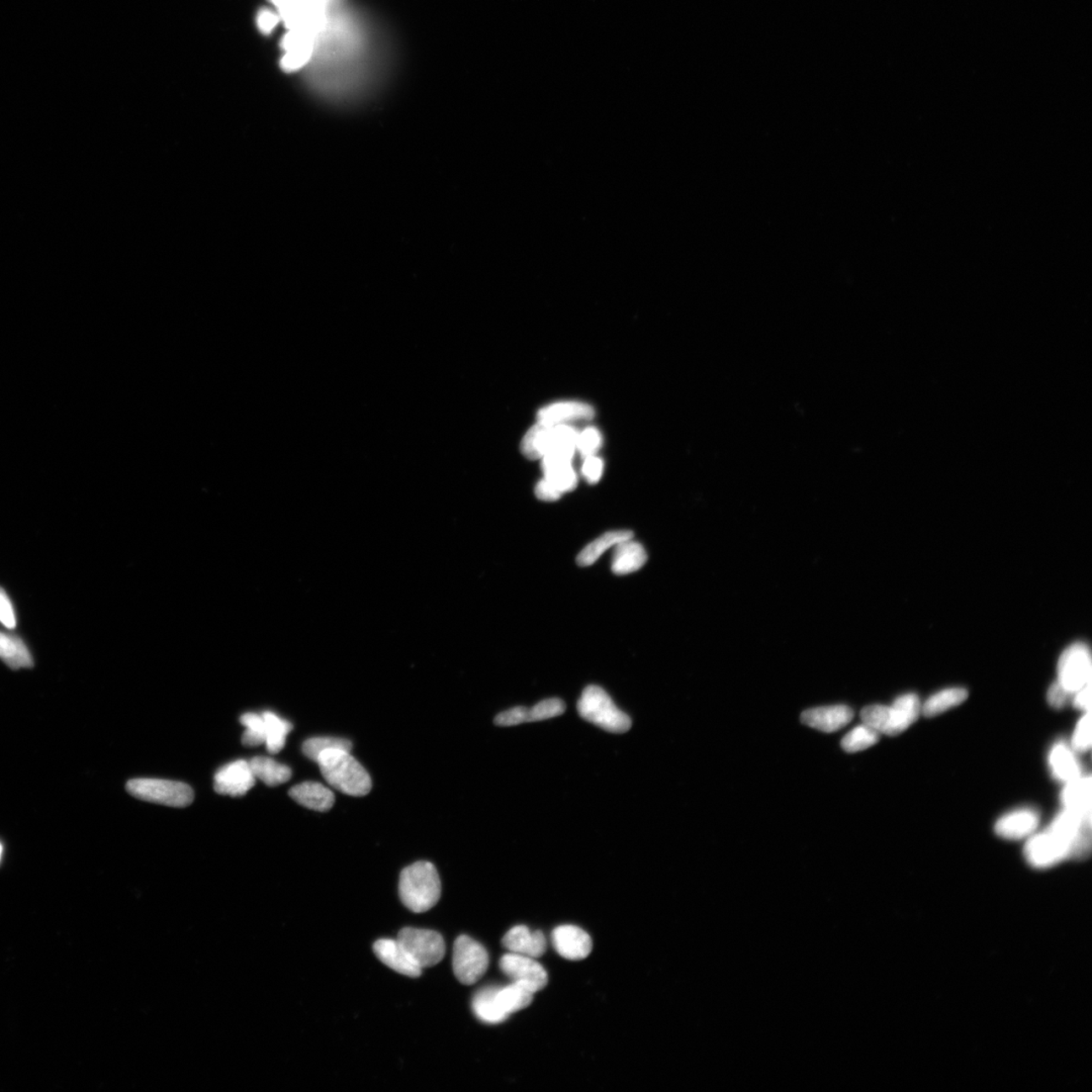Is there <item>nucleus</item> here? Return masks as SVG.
I'll list each match as a JSON object with an SVG mask.
<instances>
[{"instance_id":"obj_12","label":"nucleus","mask_w":1092,"mask_h":1092,"mask_svg":"<svg viewBox=\"0 0 1092 1092\" xmlns=\"http://www.w3.org/2000/svg\"><path fill=\"white\" fill-rule=\"evenodd\" d=\"M566 705L561 699L552 698L541 701L532 708L514 707L496 716L495 724L499 726H514L526 722L541 721L562 715Z\"/></svg>"},{"instance_id":"obj_1","label":"nucleus","mask_w":1092,"mask_h":1092,"mask_svg":"<svg viewBox=\"0 0 1092 1092\" xmlns=\"http://www.w3.org/2000/svg\"><path fill=\"white\" fill-rule=\"evenodd\" d=\"M316 763L327 783L342 793L361 798L372 790L371 776L350 751H326L316 759Z\"/></svg>"},{"instance_id":"obj_32","label":"nucleus","mask_w":1092,"mask_h":1092,"mask_svg":"<svg viewBox=\"0 0 1092 1092\" xmlns=\"http://www.w3.org/2000/svg\"><path fill=\"white\" fill-rule=\"evenodd\" d=\"M880 733L866 725L854 727L843 738L842 747L847 753H858L873 747L878 742Z\"/></svg>"},{"instance_id":"obj_20","label":"nucleus","mask_w":1092,"mask_h":1092,"mask_svg":"<svg viewBox=\"0 0 1092 1092\" xmlns=\"http://www.w3.org/2000/svg\"><path fill=\"white\" fill-rule=\"evenodd\" d=\"M541 467L545 479L561 492L568 493L578 484V476L573 468L572 461L553 455H546L541 458Z\"/></svg>"},{"instance_id":"obj_42","label":"nucleus","mask_w":1092,"mask_h":1092,"mask_svg":"<svg viewBox=\"0 0 1092 1092\" xmlns=\"http://www.w3.org/2000/svg\"><path fill=\"white\" fill-rule=\"evenodd\" d=\"M1073 703L1076 708L1084 712L1090 710L1091 704V683L1084 686L1073 694Z\"/></svg>"},{"instance_id":"obj_35","label":"nucleus","mask_w":1092,"mask_h":1092,"mask_svg":"<svg viewBox=\"0 0 1092 1092\" xmlns=\"http://www.w3.org/2000/svg\"><path fill=\"white\" fill-rule=\"evenodd\" d=\"M601 445H602V436L594 427H589L578 434L577 450L584 458L596 456Z\"/></svg>"},{"instance_id":"obj_28","label":"nucleus","mask_w":1092,"mask_h":1092,"mask_svg":"<svg viewBox=\"0 0 1092 1092\" xmlns=\"http://www.w3.org/2000/svg\"><path fill=\"white\" fill-rule=\"evenodd\" d=\"M498 988H484L474 995L473 1000V1010L479 1020L487 1023H500L504 1022L508 1015H506L497 1000Z\"/></svg>"},{"instance_id":"obj_15","label":"nucleus","mask_w":1092,"mask_h":1092,"mask_svg":"<svg viewBox=\"0 0 1092 1092\" xmlns=\"http://www.w3.org/2000/svg\"><path fill=\"white\" fill-rule=\"evenodd\" d=\"M854 711L846 705L819 707L801 715L802 724L824 732H835L852 721Z\"/></svg>"},{"instance_id":"obj_8","label":"nucleus","mask_w":1092,"mask_h":1092,"mask_svg":"<svg viewBox=\"0 0 1092 1092\" xmlns=\"http://www.w3.org/2000/svg\"><path fill=\"white\" fill-rule=\"evenodd\" d=\"M1091 672L1090 651L1085 643L1075 642L1060 656L1057 680L1070 693L1091 683Z\"/></svg>"},{"instance_id":"obj_14","label":"nucleus","mask_w":1092,"mask_h":1092,"mask_svg":"<svg viewBox=\"0 0 1092 1092\" xmlns=\"http://www.w3.org/2000/svg\"><path fill=\"white\" fill-rule=\"evenodd\" d=\"M373 952L386 966L395 971V972L408 976V977H419L422 974V968L410 958L407 952L400 945L398 940H390V938H382L374 943Z\"/></svg>"},{"instance_id":"obj_22","label":"nucleus","mask_w":1092,"mask_h":1092,"mask_svg":"<svg viewBox=\"0 0 1092 1092\" xmlns=\"http://www.w3.org/2000/svg\"><path fill=\"white\" fill-rule=\"evenodd\" d=\"M1049 764L1055 778L1071 782L1083 776L1080 764L1071 748L1062 742L1054 745L1049 754Z\"/></svg>"},{"instance_id":"obj_31","label":"nucleus","mask_w":1092,"mask_h":1092,"mask_svg":"<svg viewBox=\"0 0 1092 1092\" xmlns=\"http://www.w3.org/2000/svg\"><path fill=\"white\" fill-rule=\"evenodd\" d=\"M262 716L266 721L267 751L271 753H277L286 745L287 736L293 731V725L271 711L265 712Z\"/></svg>"},{"instance_id":"obj_40","label":"nucleus","mask_w":1092,"mask_h":1092,"mask_svg":"<svg viewBox=\"0 0 1092 1092\" xmlns=\"http://www.w3.org/2000/svg\"><path fill=\"white\" fill-rule=\"evenodd\" d=\"M0 622L9 630H14L17 625L12 602L2 587H0Z\"/></svg>"},{"instance_id":"obj_39","label":"nucleus","mask_w":1092,"mask_h":1092,"mask_svg":"<svg viewBox=\"0 0 1092 1092\" xmlns=\"http://www.w3.org/2000/svg\"><path fill=\"white\" fill-rule=\"evenodd\" d=\"M1072 695V693H1070L1069 691L1065 689L1063 686L1056 680V682H1054L1050 686L1047 693V700L1049 704L1054 707V708L1061 709L1068 704L1071 696Z\"/></svg>"},{"instance_id":"obj_18","label":"nucleus","mask_w":1092,"mask_h":1092,"mask_svg":"<svg viewBox=\"0 0 1092 1092\" xmlns=\"http://www.w3.org/2000/svg\"><path fill=\"white\" fill-rule=\"evenodd\" d=\"M1040 816L1035 810L1020 809L1011 812L997 820L995 832L1006 840H1021L1032 835L1038 827Z\"/></svg>"},{"instance_id":"obj_21","label":"nucleus","mask_w":1092,"mask_h":1092,"mask_svg":"<svg viewBox=\"0 0 1092 1092\" xmlns=\"http://www.w3.org/2000/svg\"><path fill=\"white\" fill-rule=\"evenodd\" d=\"M647 556L645 548L632 538L621 541L614 546L611 568L616 574H629L641 569L647 563Z\"/></svg>"},{"instance_id":"obj_38","label":"nucleus","mask_w":1092,"mask_h":1092,"mask_svg":"<svg viewBox=\"0 0 1092 1092\" xmlns=\"http://www.w3.org/2000/svg\"><path fill=\"white\" fill-rule=\"evenodd\" d=\"M604 471V463L601 458L596 456L585 457L582 467V474L585 481L591 484H597L602 478Z\"/></svg>"},{"instance_id":"obj_26","label":"nucleus","mask_w":1092,"mask_h":1092,"mask_svg":"<svg viewBox=\"0 0 1092 1092\" xmlns=\"http://www.w3.org/2000/svg\"><path fill=\"white\" fill-rule=\"evenodd\" d=\"M249 764L255 777L272 787L286 783L292 778L291 768L274 761L273 759L256 757L252 759Z\"/></svg>"},{"instance_id":"obj_29","label":"nucleus","mask_w":1092,"mask_h":1092,"mask_svg":"<svg viewBox=\"0 0 1092 1092\" xmlns=\"http://www.w3.org/2000/svg\"><path fill=\"white\" fill-rule=\"evenodd\" d=\"M535 994L525 986L512 983L505 988H498L497 1000L506 1015L519 1011L529 1006L534 1000Z\"/></svg>"},{"instance_id":"obj_25","label":"nucleus","mask_w":1092,"mask_h":1092,"mask_svg":"<svg viewBox=\"0 0 1092 1092\" xmlns=\"http://www.w3.org/2000/svg\"><path fill=\"white\" fill-rule=\"evenodd\" d=\"M0 658L13 669L34 666L33 658L24 641L3 631H0Z\"/></svg>"},{"instance_id":"obj_9","label":"nucleus","mask_w":1092,"mask_h":1092,"mask_svg":"<svg viewBox=\"0 0 1092 1092\" xmlns=\"http://www.w3.org/2000/svg\"><path fill=\"white\" fill-rule=\"evenodd\" d=\"M1023 854L1032 867L1046 869L1071 859V847L1068 842L1048 828L1028 841Z\"/></svg>"},{"instance_id":"obj_30","label":"nucleus","mask_w":1092,"mask_h":1092,"mask_svg":"<svg viewBox=\"0 0 1092 1092\" xmlns=\"http://www.w3.org/2000/svg\"><path fill=\"white\" fill-rule=\"evenodd\" d=\"M968 698V692L964 688H949L931 696L921 706V712L927 717L943 714L955 706H958Z\"/></svg>"},{"instance_id":"obj_13","label":"nucleus","mask_w":1092,"mask_h":1092,"mask_svg":"<svg viewBox=\"0 0 1092 1092\" xmlns=\"http://www.w3.org/2000/svg\"><path fill=\"white\" fill-rule=\"evenodd\" d=\"M552 945L562 957L572 961L587 958L592 952V940L587 932L578 927L562 926L555 928L552 935Z\"/></svg>"},{"instance_id":"obj_3","label":"nucleus","mask_w":1092,"mask_h":1092,"mask_svg":"<svg viewBox=\"0 0 1092 1092\" xmlns=\"http://www.w3.org/2000/svg\"><path fill=\"white\" fill-rule=\"evenodd\" d=\"M921 704L919 696L907 693L896 698L893 706L870 705L861 712L864 725L889 736L900 735L919 719Z\"/></svg>"},{"instance_id":"obj_16","label":"nucleus","mask_w":1092,"mask_h":1092,"mask_svg":"<svg viewBox=\"0 0 1092 1092\" xmlns=\"http://www.w3.org/2000/svg\"><path fill=\"white\" fill-rule=\"evenodd\" d=\"M502 944L510 953L535 959L545 955L547 948L545 935L540 931L532 932L525 926L511 928L504 936Z\"/></svg>"},{"instance_id":"obj_4","label":"nucleus","mask_w":1092,"mask_h":1092,"mask_svg":"<svg viewBox=\"0 0 1092 1092\" xmlns=\"http://www.w3.org/2000/svg\"><path fill=\"white\" fill-rule=\"evenodd\" d=\"M579 714L585 721L612 733H624L631 727L630 717L617 706L599 686H588L578 703Z\"/></svg>"},{"instance_id":"obj_17","label":"nucleus","mask_w":1092,"mask_h":1092,"mask_svg":"<svg viewBox=\"0 0 1092 1092\" xmlns=\"http://www.w3.org/2000/svg\"><path fill=\"white\" fill-rule=\"evenodd\" d=\"M594 416L595 411L590 405L581 402H561L542 408L537 414V419L551 426L569 425L573 422L592 420Z\"/></svg>"},{"instance_id":"obj_2","label":"nucleus","mask_w":1092,"mask_h":1092,"mask_svg":"<svg viewBox=\"0 0 1092 1092\" xmlns=\"http://www.w3.org/2000/svg\"><path fill=\"white\" fill-rule=\"evenodd\" d=\"M399 893L403 904L415 914L435 906L440 899L441 882L434 865L421 861L405 868L400 876Z\"/></svg>"},{"instance_id":"obj_43","label":"nucleus","mask_w":1092,"mask_h":1092,"mask_svg":"<svg viewBox=\"0 0 1092 1092\" xmlns=\"http://www.w3.org/2000/svg\"><path fill=\"white\" fill-rule=\"evenodd\" d=\"M277 23V15L271 12V10H262L260 15H258V25H260V29L262 31H265V33H271V31L276 28Z\"/></svg>"},{"instance_id":"obj_7","label":"nucleus","mask_w":1092,"mask_h":1092,"mask_svg":"<svg viewBox=\"0 0 1092 1092\" xmlns=\"http://www.w3.org/2000/svg\"><path fill=\"white\" fill-rule=\"evenodd\" d=\"M488 967L489 955L481 944L468 936L456 938L453 947L452 968L461 983H477L487 972Z\"/></svg>"},{"instance_id":"obj_6","label":"nucleus","mask_w":1092,"mask_h":1092,"mask_svg":"<svg viewBox=\"0 0 1092 1092\" xmlns=\"http://www.w3.org/2000/svg\"><path fill=\"white\" fill-rule=\"evenodd\" d=\"M397 940L422 969L434 966L445 955V940L434 931L405 927L399 932Z\"/></svg>"},{"instance_id":"obj_41","label":"nucleus","mask_w":1092,"mask_h":1092,"mask_svg":"<svg viewBox=\"0 0 1092 1092\" xmlns=\"http://www.w3.org/2000/svg\"><path fill=\"white\" fill-rule=\"evenodd\" d=\"M536 497L546 502H555L563 495L559 490L546 479L538 482L535 488Z\"/></svg>"},{"instance_id":"obj_23","label":"nucleus","mask_w":1092,"mask_h":1092,"mask_svg":"<svg viewBox=\"0 0 1092 1092\" xmlns=\"http://www.w3.org/2000/svg\"><path fill=\"white\" fill-rule=\"evenodd\" d=\"M1091 786L1090 776H1080L1068 782L1062 792L1065 809L1091 815Z\"/></svg>"},{"instance_id":"obj_19","label":"nucleus","mask_w":1092,"mask_h":1092,"mask_svg":"<svg viewBox=\"0 0 1092 1092\" xmlns=\"http://www.w3.org/2000/svg\"><path fill=\"white\" fill-rule=\"evenodd\" d=\"M289 796L299 804L321 812L330 810L335 802L334 793L325 785L316 782L295 785L289 790Z\"/></svg>"},{"instance_id":"obj_36","label":"nucleus","mask_w":1092,"mask_h":1092,"mask_svg":"<svg viewBox=\"0 0 1092 1092\" xmlns=\"http://www.w3.org/2000/svg\"><path fill=\"white\" fill-rule=\"evenodd\" d=\"M1091 748V716L1090 710L1086 711L1083 719L1076 725L1072 737L1073 751L1085 753Z\"/></svg>"},{"instance_id":"obj_5","label":"nucleus","mask_w":1092,"mask_h":1092,"mask_svg":"<svg viewBox=\"0 0 1092 1092\" xmlns=\"http://www.w3.org/2000/svg\"><path fill=\"white\" fill-rule=\"evenodd\" d=\"M126 791L134 798L151 804L187 807L193 801V791L186 783L161 779H133Z\"/></svg>"},{"instance_id":"obj_33","label":"nucleus","mask_w":1092,"mask_h":1092,"mask_svg":"<svg viewBox=\"0 0 1092 1092\" xmlns=\"http://www.w3.org/2000/svg\"><path fill=\"white\" fill-rule=\"evenodd\" d=\"M352 743L346 738L340 737H312L309 738L303 743V753L312 761L316 762V759L322 753L329 750H344L351 751Z\"/></svg>"},{"instance_id":"obj_24","label":"nucleus","mask_w":1092,"mask_h":1092,"mask_svg":"<svg viewBox=\"0 0 1092 1092\" xmlns=\"http://www.w3.org/2000/svg\"><path fill=\"white\" fill-rule=\"evenodd\" d=\"M632 537L633 534L630 530H614L607 532V534L600 536L597 540L589 543V545L579 553L577 563L579 566L581 567L592 566V564L597 562L600 557L602 556L606 551H608L609 548L614 547L621 541L630 540Z\"/></svg>"},{"instance_id":"obj_10","label":"nucleus","mask_w":1092,"mask_h":1092,"mask_svg":"<svg viewBox=\"0 0 1092 1092\" xmlns=\"http://www.w3.org/2000/svg\"><path fill=\"white\" fill-rule=\"evenodd\" d=\"M500 968L512 983L524 985L534 994L547 984L546 971L535 958L509 953L500 960Z\"/></svg>"},{"instance_id":"obj_34","label":"nucleus","mask_w":1092,"mask_h":1092,"mask_svg":"<svg viewBox=\"0 0 1092 1092\" xmlns=\"http://www.w3.org/2000/svg\"><path fill=\"white\" fill-rule=\"evenodd\" d=\"M240 720L241 724L246 727V731L242 736L243 745L255 748L266 743V727L262 714H246L241 716Z\"/></svg>"},{"instance_id":"obj_44","label":"nucleus","mask_w":1092,"mask_h":1092,"mask_svg":"<svg viewBox=\"0 0 1092 1092\" xmlns=\"http://www.w3.org/2000/svg\"><path fill=\"white\" fill-rule=\"evenodd\" d=\"M2 857H3V846H2V843H0V861H2Z\"/></svg>"},{"instance_id":"obj_27","label":"nucleus","mask_w":1092,"mask_h":1092,"mask_svg":"<svg viewBox=\"0 0 1092 1092\" xmlns=\"http://www.w3.org/2000/svg\"><path fill=\"white\" fill-rule=\"evenodd\" d=\"M552 426L538 421L521 442V451L529 460H540L551 447Z\"/></svg>"},{"instance_id":"obj_37","label":"nucleus","mask_w":1092,"mask_h":1092,"mask_svg":"<svg viewBox=\"0 0 1092 1092\" xmlns=\"http://www.w3.org/2000/svg\"><path fill=\"white\" fill-rule=\"evenodd\" d=\"M313 49H302L287 51L286 55L283 57L282 66L286 71H295L302 68L305 63H308Z\"/></svg>"},{"instance_id":"obj_11","label":"nucleus","mask_w":1092,"mask_h":1092,"mask_svg":"<svg viewBox=\"0 0 1092 1092\" xmlns=\"http://www.w3.org/2000/svg\"><path fill=\"white\" fill-rule=\"evenodd\" d=\"M255 779L249 762L239 759L226 764L216 773L214 789L221 795L240 798L255 787Z\"/></svg>"}]
</instances>
